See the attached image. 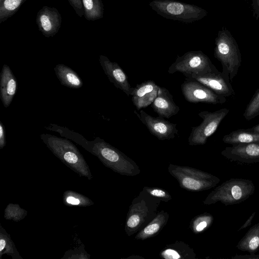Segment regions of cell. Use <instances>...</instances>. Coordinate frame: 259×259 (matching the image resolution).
<instances>
[{"label":"cell","instance_id":"obj_1","mask_svg":"<svg viewBox=\"0 0 259 259\" xmlns=\"http://www.w3.org/2000/svg\"><path fill=\"white\" fill-rule=\"evenodd\" d=\"M162 201L143 189L135 197L127 213L124 230L128 236L138 233L157 215Z\"/></svg>","mask_w":259,"mask_h":259},{"label":"cell","instance_id":"obj_2","mask_svg":"<svg viewBox=\"0 0 259 259\" xmlns=\"http://www.w3.org/2000/svg\"><path fill=\"white\" fill-rule=\"evenodd\" d=\"M254 191L255 186L252 181L231 178L210 192L203 203L210 205L220 202L225 205L239 204L247 200Z\"/></svg>","mask_w":259,"mask_h":259},{"label":"cell","instance_id":"obj_3","mask_svg":"<svg viewBox=\"0 0 259 259\" xmlns=\"http://www.w3.org/2000/svg\"><path fill=\"white\" fill-rule=\"evenodd\" d=\"M92 142L94 151L113 170L126 176L140 174L139 166L124 153L98 137Z\"/></svg>","mask_w":259,"mask_h":259},{"label":"cell","instance_id":"obj_4","mask_svg":"<svg viewBox=\"0 0 259 259\" xmlns=\"http://www.w3.org/2000/svg\"><path fill=\"white\" fill-rule=\"evenodd\" d=\"M149 5L161 16L184 23L200 20L207 14V12L201 7L177 0H153Z\"/></svg>","mask_w":259,"mask_h":259},{"label":"cell","instance_id":"obj_5","mask_svg":"<svg viewBox=\"0 0 259 259\" xmlns=\"http://www.w3.org/2000/svg\"><path fill=\"white\" fill-rule=\"evenodd\" d=\"M169 174L178 182L180 187L191 192H200L210 189L216 186L220 179L201 170L187 166L169 164Z\"/></svg>","mask_w":259,"mask_h":259},{"label":"cell","instance_id":"obj_6","mask_svg":"<svg viewBox=\"0 0 259 259\" xmlns=\"http://www.w3.org/2000/svg\"><path fill=\"white\" fill-rule=\"evenodd\" d=\"M214 56L221 63L222 69L227 70L232 81L236 76L241 63L239 46L230 32L220 30L215 39Z\"/></svg>","mask_w":259,"mask_h":259},{"label":"cell","instance_id":"obj_7","mask_svg":"<svg viewBox=\"0 0 259 259\" xmlns=\"http://www.w3.org/2000/svg\"><path fill=\"white\" fill-rule=\"evenodd\" d=\"M218 71L209 57L201 51H192L178 56L168 69V73L181 72L185 77L198 75Z\"/></svg>","mask_w":259,"mask_h":259},{"label":"cell","instance_id":"obj_8","mask_svg":"<svg viewBox=\"0 0 259 259\" xmlns=\"http://www.w3.org/2000/svg\"><path fill=\"white\" fill-rule=\"evenodd\" d=\"M229 112V109L222 108L214 112L203 111L199 112L198 116L202 119V121L199 125L192 127L188 139L189 145L205 144L207 139L215 133Z\"/></svg>","mask_w":259,"mask_h":259},{"label":"cell","instance_id":"obj_9","mask_svg":"<svg viewBox=\"0 0 259 259\" xmlns=\"http://www.w3.org/2000/svg\"><path fill=\"white\" fill-rule=\"evenodd\" d=\"M181 89L185 100L193 103L204 102L212 104H223L226 98L217 94L212 90L194 80L186 79Z\"/></svg>","mask_w":259,"mask_h":259},{"label":"cell","instance_id":"obj_10","mask_svg":"<svg viewBox=\"0 0 259 259\" xmlns=\"http://www.w3.org/2000/svg\"><path fill=\"white\" fill-rule=\"evenodd\" d=\"M186 79L196 80L226 98L235 95L230 81L229 73L225 69H222V72L218 70L202 75H189Z\"/></svg>","mask_w":259,"mask_h":259},{"label":"cell","instance_id":"obj_11","mask_svg":"<svg viewBox=\"0 0 259 259\" xmlns=\"http://www.w3.org/2000/svg\"><path fill=\"white\" fill-rule=\"evenodd\" d=\"M134 112L150 133L160 140L172 139L178 133L177 124L166 120L164 118L153 117L143 110H140L139 114L136 111Z\"/></svg>","mask_w":259,"mask_h":259},{"label":"cell","instance_id":"obj_12","mask_svg":"<svg viewBox=\"0 0 259 259\" xmlns=\"http://www.w3.org/2000/svg\"><path fill=\"white\" fill-rule=\"evenodd\" d=\"M226 159L242 163H259V142L232 145L221 152Z\"/></svg>","mask_w":259,"mask_h":259},{"label":"cell","instance_id":"obj_13","mask_svg":"<svg viewBox=\"0 0 259 259\" xmlns=\"http://www.w3.org/2000/svg\"><path fill=\"white\" fill-rule=\"evenodd\" d=\"M36 22L45 37H53L61 27L62 17L56 8L44 6L37 13Z\"/></svg>","mask_w":259,"mask_h":259},{"label":"cell","instance_id":"obj_14","mask_svg":"<svg viewBox=\"0 0 259 259\" xmlns=\"http://www.w3.org/2000/svg\"><path fill=\"white\" fill-rule=\"evenodd\" d=\"M99 62L109 81L114 86L121 90L127 96L131 94L132 87L128 77L116 62H111L106 56L100 55Z\"/></svg>","mask_w":259,"mask_h":259},{"label":"cell","instance_id":"obj_15","mask_svg":"<svg viewBox=\"0 0 259 259\" xmlns=\"http://www.w3.org/2000/svg\"><path fill=\"white\" fill-rule=\"evenodd\" d=\"M152 107L158 116L166 118L176 115L180 110L169 91L162 87H159L157 96L152 103Z\"/></svg>","mask_w":259,"mask_h":259},{"label":"cell","instance_id":"obj_16","mask_svg":"<svg viewBox=\"0 0 259 259\" xmlns=\"http://www.w3.org/2000/svg\"><path fill=\"white\" fill-rule=\"evenodd\" d=\"M17 90V79L10 67L4 64L1 72L0 96L5 107H9Z\"/></svg>","mask_w":259,"mask_h":259},{"label":"cell","instance_id":"obj_17","mask_svg":"<svg viewBox=\"0 0 259 259\" xmlns=\"http://www.w3.org/2000/svg\"><path fill=\"white\" fill-rule=\"evenodd\" d=\"M159 256L164 259H195L196 254L188 244L177 241L166 245L161 250Z\"/></svg>","mask_w":259,"mask_h":259},{"label":"cell","instance_id":"obj_18","mask_svg":"<svg viewBox=\"0 0 259 259\" xmlns=\"http://www.w3.org/2000/svg\"><path fill=\"white\" fill-rule=\"evenodd\" d=\"M169 219V214L163 210H160L156 217L135 236L137 240H144L153 237L162 230Z\"/></svg>","mask_w":259,"mask_h":259},{"label":"cell","instance_id":"obj_19","mask_svg":"<svg viewBox=\"0 0 259 259\" xmlns=\"http://www.w3.org/2000/svg\"><path fill=\"white\" fill-rule=\"evenodd\" d=\"M55 74L61 84L71 89H79L83 82L78 74L69 67L57 64L54 68Z\"/></svg>","mask_w":259,"mask_h":259},{"label":"cell","instance_id":"obj_20","mask_svg":"<svg viewBox=\"0 0 259 259\" xmlns=\"http://www.w3.org/2000/svg\"><path fill=\"white\" fill-rule=\"evenodd\" d=\"M236 247L239 250L254 254L259 249V223L252 226L238 242Z\"/></svg>","mask_w":259,"mask_h":259},{"label":"cell","instance_id":"obj_21","mask_svg":"<svg viewBox=\"0 0 259 259\" xmlns=\"http://www.w3.org/2000/svg\"><path fill=\"white\" fill-rule=\"evenodd\" d=\"M224 143L230 145L259 142V133L248 129H239L224 136Z\"/></svg>","mask_w":259,"mask_h":259},{"label":"cell","instance_id":"obj_22","mask_svg":"<svg viewBox=\"0 0 259 259\" xmlns=\"http://www.w3.org/2000/svg\"><path fill=\"white\" fill-rule=\"evenodd\" d=\"M84 16L88 21H95L103 17L104 7L102 0H82Z\"/></svg>","mask_w":259,"mask_h":259},{"label":"cell","instance_id":"obj_23","mask_svg":"<svg viewBox=\"0 0 259 259\" xmlns=\"http://www.w3.org/2000/svg\"><path fill=\"white\" fill-rule=\"evenodd\" d=\"M213 220V216L209 213L200 214L191 220L189 228L194 234H198L208 229L212 225Z\"/></svg>","mask_w":259,"mask_h":259},{"label":"cell","instance_id":"obj_24","mask_svg":"<svg viewBox=\"0 0 259 259\" xmlns=\"http://www.w3.org/2000/svg\"><path fill=\"white\" fill-rule=\"evenodd\" d=\"M26 0H5L0 6V23L15 14Z\"/></svg>","mask_w":259,"mask_h":259},{"label":"cell","instance_id":"obj_25","mask_svg":"<svg viewBox=\"0 0 259 259\" xmlns=\"http://www.w3.org/2000/svg\"><path fill=\"white\" fill-rule=\"evenodd\" d=\"M158 87L156 83L152 80L138 84L135 87L132 88L130 94V95L132 96V99L142 97L145 94L153 91Z\"/></svg>","mask_w":259,"mask_h":259},{"label":"cell","instance_id":"obj_26","mask_svg":"<svg viewBox=\"0 0 259 259\" xmlns=\"http://www.w3.org/2000/svg\"><path fill=\"white\" fill-rule=\"evenodd\" d=\"M243 115L247 120L259 115V88L247 105Z\"/></svg>","mask_w":259,"mask_h":259},{"label":"cell","instance_id":"obj_27","mask_svg":"<svg viewBox=\"0 0 259 259\" xmlns=\"http://www.w3.org/2000/svg\"><path fill=\"white\" fill-rule=\"evenodd\" d=\"M159 86L153 91L145 94L144 96L132 99L134 105L138 110L142 108H145L150 104H152L157 96Z\"/></svg>","mask_w":259,"mask_h":259},{"label":"cell","instance_id":"obj_28","mask_svg":"<svg viewBox=\"0 0 259 259\" xmlns=\"http://www.w3.org/2000/svg\"><path fill=\"white\" fill-rule=\"evenodd\" d=\"M150 195L160 199L164 202H168L172 199L170 194L165 189L154 187L144 186L143 189Z\"/></svg>","mask_w":259,"mask_h":259},{"label":"cell","instance_id":"obj_29","mask_svg":"<svg viewBox=\"0 0 259 259\" xmlns=\"http://www.w3.org/2000/svg\"><path fill=\"white\" fill-rule=\"evenodd\" d=\"M69 4L75 11L76 14L82 17L84 15V9L82 0H68Z\"/></svg>","mask_w":259,"mask_h":259},{"label":"cell","instance_id":"obj_30","mask_svg":"<svg viewBox=\"0 0 259 259\" xmlns=\"http://www.w3.org/2000/svg\"><path fill=\"white\" fill-rule=\"evenodd\" d=\"M5 128L4 124L0 121V148H3L6 145Z\"/></svg>","mask_w":259,"mask_h":259},{"label":"cell","instance_id":"obj_31","mask_svg":"<svg viewBox=\"0 0 259 259\" xmlns=\"http://www.w3.org/2000/svg\"><path fill=\"white\" fill-rule=\"evenodd\" d=\"M232 259H259V254H249L246 255H237L231 257Z\"/></svg>","mask_w":259,"mask_h":259},{"label":"cell","instance_id":"obj_32","mask_svg":"<svg viewBox=\"0 0 259 259\" xmlns=\"http://www.w3.org/2000/svg\"><path fill=\"white\" fill-rule=\"evenodd\" d=\"M252 6L253 10V16L259 19V0H252Z\"/></svg>","mask_w":259,"mask_h":259},{"label":"cell","instance_id":"obj_33","mask_svg":"<svg viewBox=\"0 0 259 259\" xmlns=\"http://www.w3.org/2000/svg\"><path fill=\"white\" fill-rule=\"evenodd\" d=\"M255 213H256L255 211L253 212L249 216V217L247 219V220L245 221V222L244 223V224L240 227V228L238 229V231H239L242 229H244L250 226L252 223V221L254 217H255Z\"/></svg>","mask_w":259,"mask_h":259},{"label":"cell","instance_id":"obj_34","mask_svg":"<svg viewBox=\"0 0 259 259\" xmlns=\"http://www.w3.org/2000/svg\"><path fill=\"white\" fill-rule=\"evenodd\" d=\"M66 201L68 203L73 205H77L79 203V200L78 199L71 196L68 197L66 199Z\"/></svg>","mask_w":259,"mask_h":259},{"label":"cell","instance_id":"obj_35","mask_svg":"<svg viewBox=\"0 0 259 259\" xmlns=\"http://www.w3.org/2000/svg\"><path fill=\"white\" fill-rule=\"evenodd\" d=\"M248 130L259 133V123L251 128H247Z\"/></svg>","mask_w":259,"mask_h":259},{"label":"cell","instance_id":"obj_36","mask_svg":"<svg viewBox=\"0 0 259 259\" xmlns=\"http://www.w3.org/2000/svg\"><path fill=\"white\" fill-rule=\"evenodd\" d=\"M5 246V241L4 239H1V241H0V251H2L4 249Z\"/></svg>","mask_w":259,"mask_h":259},{"label":"cell","instance_id":"obj_37","mask_svg":"<svg viewBox=\"0 0 259 259\" xmlns=\"http://www.w3.org/2000/svg\"><path fill=\"white\" fill-rule=\"evenodd\" d=\"M126 258H131V259H140V258H144L142 256H139V255H133V256H130L128 257H127Z\"/></svg>","mask_w":259,"mask_h":259},{"label":"cell","instance_id":"obj_38","mask_svg":"<svg viewBox=\"0 0 259 259\" xmlns=\"http://www.w3.org/2000/svg\"><path fill=\"white\" fill-rule=\"evenodd\" d=\"M5 0H0V6L3 4Z\"/></svg>","mask_w":259,"mask_h":259}]
</instances>
